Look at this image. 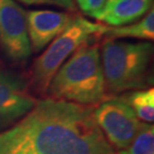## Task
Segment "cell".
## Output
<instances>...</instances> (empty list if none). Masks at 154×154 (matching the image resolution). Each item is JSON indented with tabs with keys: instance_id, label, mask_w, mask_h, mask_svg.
<instances>
[{
	"instance_id": "6da1fadb",
	"label": "cell",
	"mask_w": 154,
	"mask_h": 154,
	"mask_svg": "<svg viewBox=\"0 0 154 154\" xmlns=\"http://www.w3.org/2000/svg\"><path fill=\"white\" fill-rule=\"evenodd\" d=\"M95 106L46 97L0 132V154H116L94 118Z\"/></svg>"
},
{
	"instance_id": "7a4b0ae2",
	"label": "cell",
	"mask_w": 154,
	"mask_h": 154,
	"mask_svg": "<svg viewBox=\"0 0 154 154\" xmlns=\"http://www.w3.org/2000/svg\"><path fill=\"white\" fill-rule=\"evenodd\" d=\"M97 41L79 47L60 67L47 89L48 97L88 106H97L106 99Z\"/></svg>"
},
{
	"instance_id": "3957f363",
	"label": "cell",
	"mask_w": 154,
	"mask_h": 154,
	"mask_svg": "<svg viewBox=\"0 0 154 154\" xmlns=\"http://www.w3.org/2000/svg\"><path fill=\"white\" fill-rule=\"evenodd\" d=\"M106 97L149 88L153 45L107 39L99 45Z\"/></svg>"
},
{
	"instance_id": "277c9868",
	"label": "cell",
	"mask_w": 154,
	"mask_h": 154,
	"mask_svg": "<svg viewBox=\"0 0 154 154\" xmlns=\"http://www.w3.org/2000/svg\"><path fill=\"white\" fill-rule=\"evenodd\" d=\"M103 28V23H94L78 15L75 21L56 37L34 61L29 81L30 90L32 89L33 93L45 96L51 79L60 67L79 47L90 41L100 40Z\"/></svg>"
},
{
	"instance_id": "5b68a950",
	"label": "cell",
	"mask_w": 154,
	"mask_h": 154,
	"mask_svg": "<svg viewBox=\"0 0 154 154\" xmlns=\"http://www.w3.org/2000/svg\"><path fill=\"white\" fill-rule=\"evenodd\" d=\"M94 118L106 140L116 151L127 149L142 125L130 105L121 96L104 99L95 106Z\"/></svg>"
},
{
	"instance_id": "8992f818",
	"label": "cell",
	"mask_w": 154,
	"mask_h": 154,
	"mask_svg": "<svg viewBox=\"0 0 154 154\" xmlns=\"http://www.w3.org/2000/svg\"><path fill=\"white\" fill-rule=\"evenodd\" d=\"M25 14L15 0H0V47L11 62L18 64L32 55Z\"/></svg>"
},
{
	"instance_id": "52a82bcc",
	"label": "cell",
	"mask_w": 154,
	"mask_h": 154,
	"mask_svg": "<svg viewBox=\"0 0 154 154\" xmlns=\"http://www.w3.org/2000/svg\"><path fill=\"white\" fill-rule=\"evenodd\" d=\"M35 100L25 78L0 69V132L20 121L32 109Z\"/></svg>"
},
{
	"instance_id": "ba28073f",
	"label": "cell",
	"mask_w": 154,
	"mask_h": 154,
	"mask_svg": "<svg viewBox=\"0 0 154 154\" xmlns=\"http://www.w3.org/2000/svg\"><path fill=\"white\" fill-rule=\"evenodd\" d=\"M25 16L31 49L39 53L64 32L75 21L78 15L71 11L35 9L28 11Z\"/></svg>"
},
{
	"instance_id": "9c48e42d",
	"label": "cell",
	"mask_w": 154,
	"mask_h": 154,
	"mask_svg": "<svg viewBox=\"0 0 154 154\" xmlns=\"http://www.w3.org/2000/svg\"><path fill=\"white\" fill-rule=\"evenodd\" d=\"M153 7V0H106L99 22L121 26L140 20Z\"/></svg>"
},
{
	"instance_id": "30bf717a",
	"label": "cell",
	"mask_w": 154,
	"mask_h": 154,
	"mask_svg": "<svg viewBox=\"0 0 154 154\" xmlns=\"http://www.w3.org/2000/svg\"><path fill=\"white\" fill-rule=\"evenodd\" d=\"M102 40L107 39H138V40H146L152 41L154 39V11L153 9L143 16L136 22L121 25V26H109L105 25L103 28Z\"/></svg>"
},
{
	"instance_id": "8fae6325",
	"label": "cell",
	"mask_w": 154,
	"mask_h": 154,
	"mask_svg": "<svg viewBox=\"0 0 154 154\" xmlns=\"http://www.w3.org/2000/svg\"><path fill=\"white\" fill-rule=\"evenodd\" d=\"M122 98L130 105L139 121L153 123L154 121V89L153 87L132 90L122 95Z\"/></svg>"
},
{
	"instance_id": "7c38bea8",
	"label": "cell",
	"mask_w": 154,
	"mask_h": 154,
	"mask_svg": "<svg viewBox=\"0 0 154 154\" xmlns=\"http://www.w3.org/2000/svg\"><path fill=\"white\" fill-rule=\"evenodd\" d=\"M116 154H154V126L153 123L142 122L136 137L125 149Z\"/></svg>"
},
{
	"instance_id": "4fadbf2b",
	"label": "cell",
	"mask_w": 154,
	"mask_h": 154,
	"mask_svg": "<svg viewBox=\"0 0 154 154\" xmlns=\"http://www.w3.org/2000/svg\"><path fill=\"white\" fill-rule=\"evenodd\" d=\"M105 2L106 0H74L75 6H78L82 14L97 21H99L103 14Z\"/></svg>"
},
{
	"instance_id": "5bb4252c",
	"label": "cell",
	"mask_w": 154,
	"mask_h": 154,
	"mask_svg": "<svg viewBox=\"0 0 154 154\" xmlns=\"http://www.w3.org/2000/svg\"><path fill=\"white\" fill-rule=\"evenodd\" d=\"M28 6H53L57 8H62L71 13L77 11V6L74 0H15Z\"/></svg>"
}]
</instances>
